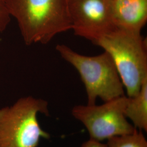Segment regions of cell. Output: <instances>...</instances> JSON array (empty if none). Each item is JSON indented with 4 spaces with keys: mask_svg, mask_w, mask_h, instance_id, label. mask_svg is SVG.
<instances>
[{
    "mask_svg": "<svg viewBox=\"0 0 147 147\" xmlns=\"http://www.w3.org/2000/svg\"><path fill=\"white\" fill-rule=\"evenodd\" d=\"M94 44L112 59L127 96L136 95L147 80V42L141 33L116 28Z\"/></svg>",
    "mask_w": 147,
    "mask_h": 147,
    "instance_id": "obj_2",
    "label": "cell"
},
{
    "mask_svg": "<svg viewBox=\"0 0 147 147\" xmlns=\"http://www.w3.org/2000/svg\"><path fill=\"white\" fill-rule=\"evenodd\" d=\"M38 113L49 115L48 102L31 96L0 109V147H37L41 139H49L39 123Z\"/></svg>",
    "mask_w": 147,
    "mask_h": 147,
    "instance_id": "obj_4",
    "label": "cell"
},
{
    "mask_svg": "<svg viewBox=\"0 0 147 147\" xmlns=\"http://www.w3.org/2000/svg\"><path fill=\"white\" fill-rule=\"evenodd\" d=\"M56 49L78 72L86 89L88 105L95 104L98 99L106 102L124 95L123 84L108 53L87 56L64 44H58Z\"/></svg>",
    "mask_w": 147,
    "mask_h": 147,
    "instance_id": "obj_3",
    "label": "cell"
},
{
    "mask_svg": "<svg viewBox=\"0 0 147 147\" xmlns=\"http://www.w3.org/2000/svg\"><path fill=\"white\" fill-rule=\"evenodd\" d=\"M113 0H68L71 30L75 35L94 43L116 29Z\"/></svg>",
    "mask_w": 147,
    "mask_h": 147,
    "instance_id": "obj_6",
    "label": "cell"
},
{
    "mask_svg": "<svg viewBox=\"0 0 147 147\" xmlns=\"http://www.w3.org/2000/svg\"><path fill=\"white\" fill-rule=\"evenodd\" d=\"M124 114L136 129L147 131V80L136 95L128 97Z\"/></svg>",
    "mask_w": 147,
    "mask_h": 147,
    "instance_id": "obj_8",
    "label": "cell"
},
{
    "mask_svg": "<svg viewBox=\"0 0 147 147\" xmlns=\"http://www.w3.org/2000/svg\"><path fill=\"white\" fill-rule=\"evenodd\" d=\"M112 10L117 28L141 33L147 21V0H113Z\"/></svg>",
    "mask_w": 147,
    "mask_h": 147,
    "instance_id": "obj_7",
    "label": "cell"
},
{
    "mask_svg": "<svg viewBox=\"0 0 147 147\" xmlns=\"http://www.w3.org/2000/svg\"><path fill=\"white\" fill-rule=\"evenodd\" d=\"M106 144L107 147H147V141L142 131L136 129L131 134L111 138Z\"/></svg>",
    "mask_w": 147,
    "mask_h": 147,
    "instance_id": "obj_9",
    "label": "cell"
},
{
    "mask_svg": "<svg viewBox=\"0 0 147 147\" xmlns=\"http://www.w3.org/2000/svg\"><path fill=\"white\" fill-rule=\"evenodd\" d=\"M81 147H107L106 144L101 143V142L96 141L92 139L84 142Z\"/></svg>",
    "mask_w": 147,
    "mask_h": 147,
    "instance_id": "obj_11",
    "label": "cell"
},
{
    "mask_svg": "<svg viewBox=\"0 0 147 147\" xmlns=\"http://www.w3.org/2000/svg\"><path fill=\"white\" fill-rule=\"evenodd\" d=\"M128 97L123 95L102 105L74 106L71 115L84 125L90 139L101 142L111 138L130 134L136 129L124 114Z\"/></svg>",
    "mask_w": 147,
    "mask_h": 147,
    "instance_id": "obj_5",
    "label": "cell"
},
{
    "mask_svg": "<svg viewBox=\"0 0 147 147\" xmlns=\"http://www.w3.org/2000/svg\"><path fill=\"white\" fill-rule=\"evenodd\" d=\"M11 16L6 8L4 0H0V32L4 31L11 21Z\"/></svg>",
    "mask_w": 147,
    "mask_h": 147,
    "instance_id": "obj_10",
    "label": "cell"
},
{
    "mask_svg": "<svg viewBox=\"0 0 147 147\" xmlns=\"http://www.w3.org/2000/svg\"><path fill=\"white\" fill-rule=\"evenodd\" d=\"M18 23L27 45L47 44L58 34L71 30L68 0H4Z\"/></svg>",
    "mask_w": 147,
    "mask_h": 147,
    "instance_id": "obj_1",
    "label": "cell"
}]
</instances>
